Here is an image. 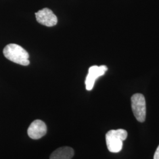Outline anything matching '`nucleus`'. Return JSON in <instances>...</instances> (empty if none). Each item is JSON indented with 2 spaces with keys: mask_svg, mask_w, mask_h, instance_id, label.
<instances>
[{
  "mask_svg": "<svg viewBox=\"0 0 159 159\" xmlns=\"http://www.w3.org/2000/svg\"><path fill=\"white\" fill-rule=\"evenodd\" d=\"M127 131L123 129L111 130L106 135V144L111 153H119L123 148V142L127 137Z\"/></svg>",
  "mask_w": 159,
  "mask_h": 159,
  "instance_id": "f03ea898",
  "label": "nucleus"
},
{
  "mask_svg": "<svg viewBox=\"0 0 159 159\" xmlns=\"http://www.w3.org/2000/svg\"><path fill=\"white\" fill-rule=\"evenodd\" d=\"M154 159H159V145L154 155Z\"/></svg>",
  "mask_w": 159,
  "mask_h": 159,
  "instance_id": "6e6552de",
  "label": "nucleus"
},
{
  "mask_svg": "<svg viewBox=\"0 0 159 159\" xmlns=\"http://www.w3.org/2000/svg\"><path fill=\"white\" fill-rule=\"evenodd\" d=\"M3 54L6 58L12 62L24 66L30 64L28 52L16 44L7 45L3 50Z\"/></svg>",
  "mask_w": 159,
  "mask_h": 159,
  "instance_id": "f257e3e1",
  "label": "nucleus"
},
{
  "mask_svg": "<svg viewBox=\"0 0 159 159\" xmlns=\"http://www.w3.org/2000/svg\"><path fill=\"white\" fill-rule=\"evenodd\" d=\"M47 126L46 124L40 120L34 121L28 129L29 136L34 140L40 139L46 135Z\"/></svg>",
  "mask_w": 159,
  "mask_h": 159,
  "instance_id": "423d86ee",
  "label": "nucleus"
},
{
  "mask_svg": "<svg viewBox=\"0 0 159 159\" xmlns=\"http://www.w3.org/2000/svg\"><path fill=\"white\" fill-rule=\"evenodd\" d=\"M37 21L47 27H53L57 24V18L50 9L44 8L35 14Z\"/></svg>",
  "mask_w": 159,
  "mask_h": 159,
  "instance_id": "39448f33",
  "label": "nucleus"
},
{
  "mask_svg": "<svg viewBox=\"0 0 159 159\" xmlns=\"http://www.w3.org/2000/svg\"><path fill=\"white\" fill-rule=\"evenodd\" d=\"M74 150L70 147L58 148L51 154L50 159H71L74 156Z\"/></svg>",
  "mask_w": 159,
  "mask_h": 159,
  "instance_id": "0eeeda50",
  "label": "nucleus"
},
{
  "mask_svg": "<svg viewBox=\"0 0 159 159\" xmlns=\"http://www.w3.org/2000/svg\"><path fill=\"white\" fill-rule=\"evenodd\" d=\"M131 108L134 117L139 121L144 122L146 116V100L144 96L137 93L131 98Z\"/></svg>",
  "mask_w": 159,
  "mask_h": 159,
  "instance_id": "7ed1b4c3",
  "label": "nucleus"
},
{
  "mask_svg": "<svg viewBox=\"0 0 159 159\" xmlns=\"http://www.w3.org/2000/svg\"><path fill=\"white\" fill-rule=\"evenodd\" d=\"M108 68L106 66L102 65L100 66H93L89 69V73L85 79V88L87 90L90 91L95 84L96 80L98 77L104 75L105 73L107 71Z\"/></svg>",
  "mask_w": 159,
  "mask_h": 159,
  "instance_id": "20e7f679",
  "label": "nucleus"
}]
</instances>
